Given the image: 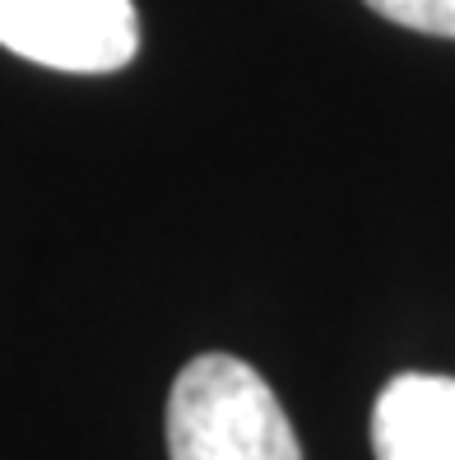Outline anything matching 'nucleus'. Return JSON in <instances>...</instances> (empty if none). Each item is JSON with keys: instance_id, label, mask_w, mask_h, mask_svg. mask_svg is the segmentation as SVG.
Returning a JSON list of instances; mask_svg holds the SVG:
<instances>
[{"instance_id": "nucleus-1", "label": "nucleus", "mask_w": 455, "mask_h": 460, "mask_svg": "<svg viewBox=\"0 0 455 460\" xmlns=\"http://www.w3.org/2000/svg\"><path fill=\"white\" fill-rule=\"evenodd\" d=\"M168 460H302V447L251 363L200 354L168 395Z\"/></svg>"}, {"instance_id": "nucleus-2", "label": "nucleus", "mask_w": 455, "mask_h": 460, "mask_svg": "<svg viewBox=\"0 0 455 460\" xmlns=\"http://www.w3.org/2000/svg\"><path fill=\"white\" fill-rule=\"evenodd\" d=\"M0 47L47 70L107 75L140 51V14L130 0H0Z\"/></svg>"}, {"instance_id": "nucleus-3", "label": "nucleus", "mask_w": 455, "mask_h": 460, "mask_svg": "<svg viewBox=\"0 0 455 460\" xmlns=\"http://www.w3.org/2000/svg\"><path fill=\"white\" fill-rule=\"evenodd\" d=\"M377 460H455V376L399 372L372 404Z\"/></svg>"}, {"instance_id": "nucleus-4", "label": "nucleus", "mask_w": 455, "mask_h": 460, "mask_svg": "<svg viewBox=\"0 0 455 460\" xmlns=\"http://www.w3.org/2000/svg\"><path fill=\"white\" fill-rule=\"evenodd\" d=\"M381 19L405 23L414 33H433V38H455V0H363Z\"/></svg>"}]
</instances>
